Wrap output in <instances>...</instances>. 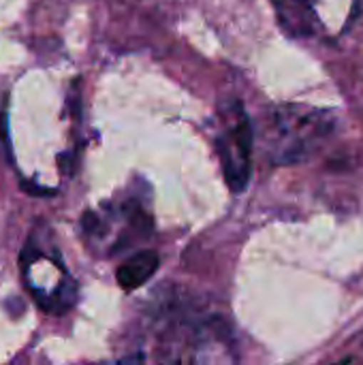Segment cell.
Returning <instances> with one entry per match:
<instances>
[{"label": "cell", "mask_w": 363, "mask_h": 365, "mask_svg": "<svg viewBox=\"0 0 363 365\" xmlns=\"http://www.w3.org/2000/svg\"><path fill=\"white\" fill-rule=\"evenodd\" d=\"M334 124L325 111L306 107H280L267 126L265 145L272 163L291 165L302 163L321 145V141L332 133Z\"/></svg>", "instance_id": "1"}, {"label": "cell", "mask_w": 363, "mask_h": 365, "mask_svg": "<svg viewBox=\"0 0 363 365\" xmlns=\"http://www.w3.org/2000/svg\"><path fill=\"white\" fill-rule=\"evenodd\" d=\"M223 122V130L216 137V150L229 188L233 192H242L248 186L252 171V124L237 101L225 105Z\"/></svg>", "instance_id": "2"}, {"label": "cell", "mask_w": 363, "mask_h": 365, "mask_svg": "<svg viewBox=\"0 0 363 365\" xmlns=\"http://www.w3.org/2000/svg\"><path fill=\"white\" fill-rule=\"evenodd\" d=\"M158 269V255L152 250H143L135 257H131L126 263H122L116 272L118 284L126 291L139 289L145 284Z\"/></svg>", "instance_id": "3"}, {"label": "cell", "mask_w": 363, "mask_h": 365, "mask_svg": "<svg viewBox=\"0 0 363 365\" xmlns=\"http://www.w3.org/2000/svg\"><path fill=\"white\" fill-rule=\"evenodd\" d=\"M280 24L291 30V34H310L312 32V6L308 0H272Z\"/></svg>", "instance_id": "4"}]
</instances>
